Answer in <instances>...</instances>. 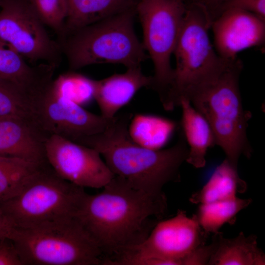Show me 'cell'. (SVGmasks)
<instances>
[{"mask_svg":"<svg viewBox=\"0 0 265 265\" xmlns=\"http://www.w3.org/2000/svg\"><path fill=\"white\" fill-rule=\"evenodd\" d=\"M167 210L163 193L154 194L114 177L100 193H86L76 219L96 242L103 263L142 242Z\"/></svg>","mask_w":265,"mask_h":265,"instance_id":"cell-1","label":"cell"},{"mask_svg":"<svg viewBox=\"0 0 265 265\" xmlns=\"http://www.w3.org/2000/svg\"><path fill=\"white\" fill-rule=\"evenodd\" d=\"M132 117L129 113L116 115L103 132L84 138L79 144L97 150L114 176L137 189L161 194L165 185L181 180L180 169L188 153L186 142L180 130L178 141L169 148L141 146L129 134Z\"/></svg>","mask_w":265,"mask_h":265,"instance_id":"cell-2","label":"cell"},{"mask_svg":"<svg viewBox=\"0 0 265 265\" xmlns=\"http://www.w3.org/2000/svg\"><path fill=\"white\" fill-rule=\"evenodd\" d=\"M242 69L239 59L229 60L222 68L190 87L180 98L187 99L206 118L215 144L237 168L240 157L250 159L253 152L246 132L252 115L243 109L239 90Z\"/></svg>","mask_w":265,"mask_h":265,"instance_id":"cell-3","label":"cell"},{"mask_svg":"<svg viewBox=\"0 0 265 265\" xmlns=\"http://www.w3.org/2000/svg\"><path fill=\"white\" fill-rule=\"evenodd\" d=\"M135 9L80 28L57 41L70 70L100 63L140 67L148 55L133 27Z\"/></svg>","mask_w":265,"mask_h":265,"instance_id":"cell-4","label":"cell"},{"mask_svg":"<svg viewBox=\"0 0 265 265\" xmlns=\"http://www.w3.org/2000/svg\"><path fill=\"white\" fill-rule=\"evenodd\" d=\"M24 265H98L104 255L76 217L18 228L12 240Z\"/></svg>","mask_w":265,"mask_h":265,"instance_id":"cell-5","label":"cell"},{"mask_svg":"<svg viewBox=\"0 0 265 265\" xmlns=\"http://www.w3.org/2000/svg\"><path fill=\"white\" fill-rule=\"evenodd\" d=\"M84 188L60 177L48 162L41 165L0 208L18 228L76 217Z\"/></svg>","mask_w":265,"mask_h":265,"instance_id":"cell-6","label":"cell"},{"mask_svg":"<svg viewBox=\"0 0 265 265\" xmlns=\"http://www.w3.org/2000/svg\"><path fill=\"white\" fill-rule=\"evenodd\" d=\"M212 20L200 3L186 8L182 28L173 53L176 65L167 99L163 107L172 110L190 87L222 68L227 62L211 44L209 30Z\"/></svg>","mask_w":265,"mask_h":265,"instance_id":"cell-7","label":"cell"},{"mask_svg":"<svg viewBox=\"0 0 265 265\" xmlns=\"http://www.w3.org/2000/svg\"><path fill=\"white\" fill-rule=\"evenodd\" d=\"M186 7L183 0H138L135 6L143 34V46L154 67L151 88L167 100L173 77L170 59L183 25Z\"/></svg>","mask_w":265,"mask_h":265,"instance_id":"cell-8","label":"cell"},{"mask_svg":"<svg viewBox=\"0 0 265 265\" xmlns=\"http://www.w3.org/2000/svg\"><path fill=\"white\" fill-rule=\"evenodd\" d=\"M209 233L196 214L179 209L173 217L158 222L141 243L113 258L109 265H183L184 259L206 244Z\"/></svg>","mask_w":265,"mask_h":265,"instance_id":"cell-9","label":"cell"},{"mask_svg":"<svg viewBox=\"0 0 265 265\" xmlns=\"http://www.w3.org/2000/svg\"><path fill=\"white\" fill-rule=\"evenodd\" d=\"M0 43L33 65L55 69L61 61L59 43L49 34L28 0H0Z\"/></svg>","mask_w":265,"mask_h":265,"instance_id":"cell-10","label":"cell"},{"mask_svg":"<svg viewBox=\"0 0 265 265\" xmlns=\"http://www.w3.org/2000/svg\"><path fill=\"white\" fill-rule=\"evenodd\" d=\"M36 120L50 135L79 143L103 132L111 119L94 114L61 94L54 80L35 103Z\"/></svg>","mask_w":265,"mask_h":265,"instance_id":"cell-11","label":"cell"},{"mask_svg":"<svg viewBox=\"0 0 265 265\" xmlns=\"http://www.w3.org/2000/svg\"><path fill=\"white\" fill-rule=\"evenodd\" d=\"M46 156L60 177L84 188H103L114 176L97 150L57 135L48 138Z\"/></svg>","mask_w":265,"mask_h":265,"instance_id":"cell-12","label":"cell"},{"mask_svg":"<svg viewBox=\"0 0 265 265\" xmlns=\"http://www.w3.org/2000/svg\"><path fill=\"white\" fill-rule=\"evenodd\" d=\"M215 50L222 58L237 59L245 49L263 46L265 20L249 12L235 8L224 10L212 22Z\"/></svg>","mask_w":265,"mask_h":265,"instance_id":"cell-13","label":"cell"},{"mask_svg":"<svg viewBox=\"0 0 265 265\" xmlns=\"http://www.w3.org/2000/svg\"><path fill=\"white\" fill-rule=\"evenodd\" d=\"M50 136L35 122L0 119V155L40 164L47 163L46 144Z\"/></svg>","mask_w":265,"mask_h":265,"instance_id":"cell-14","label":"cell"},{"mask_svg":"<svg viewBox=\"0 0 265 265\" xmlns=\"http://www.w3.org/2000/svg\"><path fill=\"white\" fill-rule=\"evenodd\" d=\"M54 69L47 64L33 65L0 43V81L30 98L42 93L53 80Z\"/></svg>","mask_w":265,"mask_h":265,"instance_id":"cell-15","label":"cell"},{"mask_svg":"<svg viewBox=\"0 0 265 265\" xmlns=\"http://www.w3.org/2000/svg\"><path fill=\"white\" fill-rule=\"evenodd\" d=\"M152 82V77L145 76L140 67L127 68L124 73L94 80L93 97L101 115L107 119H112L139 90L144 87H150Z\"/></svg>","mask_w":265,"mask_h":265,"instance_id":"cell-16","label":"cell"},{"mask_svg":"<svg viewBox=\"0 0 265 265\" xmlns=\"http://www.w3.org/2000/svg\"><path fill=\"white\" fill-rule=\"evenodd\" d=\"M138 0H66L67 15L60 40L86 26L135 9Z\"/></svg>","mask_w":265,"mask_h":265,"instance_id":"cell-17","label":"cell"},{"mask_svg":"<svg viewBox=\"0 0 265 265\" xmlns=\"http://www.w3.org/2000/svg\"><path fill=\"white\" fill-rule=\"evenodd\" d=\"M182 109L180 129L189 145L186 161L197 168L206 165V155L209 147L215 144L212 130L206 118L182 97L179 105Z\"/></svg>","mask_w":265,"mask_h":265,"instance_id":"cell-18","label":"cell"},{"mask_svg":"<svg viewBox=\"0 0 265 265\" xmlns=\"http://www.w3.org/2000/svg\"><path fill=\"white\" fill-rule=\"evenodd\" d=\"M216 245L208 265H265V255L258 246L257 237L240 232L236 237L225 238L219 231L214 233Z\"/></svg>","mask_w":265,"mask_h":265,"instance_id":"cell-19","label":"cell"},{"mask_svg":"<svg viewBox=\"0 0 265 265\" xmlns=\"http://www.w3.org/2000/svg\"><path fill=\"white\" fill-rule=\"evenodd\" d=\"M247 188L246 183L239 176L238 168L225 159L219 164L206 184L193 193L189 201L194 204H203L234 199L238 192Z\"/></svg>","mask_w":265,"mask_h":265,"instance_id":"cell-20","label":"cell"},{"mask_svg":"<svg viewBox=\"0 0 265 265\" xmlns=\"http://www.w3.org/2000/svg\"><path fill=\"white\" fill-rule=\"evenodd\" d=\"M176 125L175 122L161 117L137 114L131 119L128 132L131 139L138 145L159 150L168 141Z\"/></svg>","mask_w":265,"mask_h":265,"instance_id":"cell-21","label":"cell"},{"mask_svg":"<svg viewBox=\"0 0 265 265\" xmlns=\"http://www.w3.org/2000/svg\"><path fill=\"white\" fill-rule=\"evenodd\" d=\"M252 201L251 198L237 197L232 199L200 204L196 214L198 221L207 233H217L225 224H234L237 214L247 208Z\"/></svg>","mask_w":265,"mask_h":265,"instance_id":"cell-22","label":"cell"},{"mask_svg":"<svg viewBox=\"0 0 265 265\" xmlns=\"http://www.w3.org/2000/svg\"><path fill=\"white\" fill-rule=\"evenodd\" d=\"M42 164L0 155V203L16 195Z\"/></svg>","mask_w":265,"mask_h":265,"instance_id":"cell-23","label":"cell"},{"mask_svg":"<svg viewBox=\"0 0 265 265\" xmlns=\"http://www.w3.org/2000/svg\"><path fill=\"white\" fill-rule=\"evenodd\" d=\"M34 104L28 96L0 81V119H21L37 123Z\"/></svg>","mask_w":265,"mask_h":265,"instance_id":"cell-24","label":"cell"},{"mask_svg":"<svg viewBox=\"0 0 265 265\" xmlns=\"http://www.w3.org/2000/svg\"><path fill=\"white\" fill-rule=\"evenodd\" d=\"M35 13L47 27L60 39L67 15L66 0H28Z\"/></svg>","mask_w":265,"mask_h":265,"instance_id":"cell-25","label":"cell"},{"mask_svg":"<svg viewBox=\"0 0 265 265\" xmlns=\"http://www.w3.org/2000/svg\"><path fill=\"white\" fill-rule=\"evenodd\" d=\"M94 81L82 75L72 74L55 82L61 94L81 105L94 98Z\"/></svg>","mask_w":265,"mask_h":265,"instance_id":"cell-26","label":"cell"},{"mask_svg":"<svg viewBox=\"0 0 265 265\" xmlns=\"http://www.w3.org/2000/svg\"><path fill=\"white\" fill-rule=\"evenodd\" d=\"M231 8L246 11L265 20V0H226L220 6L219 14Z\"/></svg>","mask_w":265,"mask_h":265,"instance_id":"cell-27","label":"cell"},{"mask_svg":"<svg viewBox=\"0 0 265 265\" xmlns=\"http://www.w3.org/2000/svg\"><path fill=\"white\" fill-rule=\"evenodd\" d=\"M0 265H24L11 240H0Z\"/></svg>","mask_w":265,"mask_h":265,"instance_id":"cell-28","label":"cell"},{"mask_svg":"<svg viewBox=\"0 0 265 265\" xmlns=\"http://www.w3.org/2000/svg\"><path fill=\"white\" fill-rule=\"evenodd\" d=\"M17 227L0 208V240H12L14 238Z\"/></svg>","mask_w":265,"mask_h":265,"instance_id":"cell-29","label":"cell"},{"mask_svg":"<svg viewBox=\"0 0 265 265\" xmlns=\"http://www.w3.org/2000/svg\"><path fill=\"white\" fill-rule=\"evenodd\" d=\"M226 0H202V2H200L204 5L207 9L210 7H220L225 1Z\"/></svg>","mask_w":265,"mask_h":265,"instance_id":"cell-30","label":"cell"}]
</instances>
